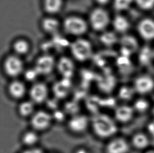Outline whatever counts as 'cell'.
<instances>
[{
    "label": "cell",
    "mask_w": 154,
    "mask_h": 153,
    "mask_svg": "<svg viewBox=\"0 0 154 153\" xmlns=\"http://www.w3.org/2000/svg\"><path fill=\"white\" fill-rule=\"evenodd\" d=\"M60 27V22L53 16L46 17L43 19L41 22L42 30L50 35H54L57 33Z\"/></svg>",
    "instance_id": "16"
},
{
    "label": "cell",
    "mask_w": 154,
    "mask_h": 153,
    "mask_svg": "<svg viewBox=\"0 0 154 153\" xmlns=\"http://www.w3.org/2000/svg\"><path fill=\"white\" fill-rule=\"evenodd\" d=\"M49 90L47 85L38 82L33 83L29 91V100L35 104H42L48 98Z\"/></svg>",
    "instance_id": "8"
},
{
    "label": "cell",
    "mask_w": 154,
    "mask_h": 153,
    "mask_svg": "<svg viewBox=\"0 0 154 153\" xmlns=\"http://www.w3.org/2000/svg\"><path fill=\"white\" fill-rule=\"evenodd\" d=\"M30 48L29 42L23 38L17 39L13 44L12 49L14 54L20 57L28 54Z\"/></svg>",
    "instance_id": "22"
},
{
    "label": "cell",
    "mask_w": 154,
    "mask_h": 153,
    "mask_svg": "<svg viewBox=\"0 0 154 153\" xmlns=\"http://www.w3.org/2000/svg\"><path fill=\"white\" fill-rule=\"evenodd\" d=\"M129 144L122 137H112L106 144L105 148V153H128Z\"/></svg>",
    "instance_id": "12"
},
{
    "label": "cell",
    "mask_w": 154,
    "mask_h": 153,
    "mask_svg": "<svg viewBox=\"0 0 154 153\" xmlns=\"http://www.w3.org/2000/svg\"><path fill=\"white\" fill-rule=\"evenodd\" d=\"M71 87L70 79L63 78L62 80L58 81L54 85V94L59 98L65 97L69 93Z\"/></svg>",
    "instance_id": "21"
},
{
    "label": "cell",
    "mask_w": 154,
    "mask_h": 153,
    "mask_svg": "<svg viewBox=\"0 0 154 153\" xmlns=\"http://www.w3.org/2000/svg\"><path fill=\"white\" fill-rule=\"evenodd\" d=\"M134 147L140 150L147 148L149 144L148 136L143 133H138L134 135L131 140Z\"/></svg>",
    "instance_id": "23"
},
{
    "label": "cell",
    "mask_w": 154,
    "mask_h": 153,
    "mask_svg": "<svg viewBox=\"0 0 154 153\" xmlns=\"http://www.w3.org/2000/svg\"><path fill=\"white\" fill-rule=\"evenodd\" d=\"M53 120H56L57 121H62L64 118L65 116L64 112L62 111H56L54 112V114L52 115Z\"/></svg>",
    "instance_id": "30"
},
{
    "label": "cell",
    "mask_w": 154,
    "mask_h": 153,
    "mask_svg": "<svg viewBox=\"0 0 154 153\" xmlns=\"http://www.w3.org/2000/svg\"><path fill=\"white\" fill-rule=\"evenodd\" d=\"M134 4V0H115V8L119 12L127 10Z\"/></svg>",
    "instance_id": "27"
},
{
    "label": "cell",
    "mask_w": 154,
    "mask_h": 153,
    "mask_svg": "<svg viewBox=\"0 0 154 153\" xmlns=\"http://www.w3.org/2000/svg\"><path fill=\"white\" fill-rule=\"evenodd\" d=\"M135 112L133 106L123 104L118 106L115 109L114 118L116 122L121 123H127L133 119Z\"/></svg>",
    "instance_id": "15"
},
{
    "label": "cell",
    "mask_w": 154,
    "mask_h": 153,
    "mask_svg": "<svg viewBox=\"0 0 154 153\" xmlns=\"http://www.w3.org/2000/svg\"><path fill=\"white\" fill-rule=\"evenodd\" d=\"M21 153H44L43 150L40 147H31V148H26Z\"/></svg>",
    "instance_id": "29"
},
{
    "label": "cell",
    "mask_w": 154,
    "mask_h": 153,
    "mask_svg": "<svg viewBox=\"0 0 154 153\" xmlns=\"http://www.w3.org/2000/svg\"><path fill=\"white\" fill-rule=\"evenodd\" d=\"M137 31L140 38L147 41L154 40V19L145 17L137 25Z\"/></svg>",
    "instance_id": "10"
},
{
    "label": "cell",
    "mask_w": 154,
    "mask_h": 153,
    "mask_svg": "<svg viewBox=\"0 0 154 153\" xmlns=\"http://www.w3.org/2000/svg\"><path fill=\"white\" fill-rule=\"evenodd\" d=\"M88 22L94 31L102 32L107 28L112 21L107 10L100 6L91 12Z\"/></svg>",
    "instance_id": "4"
},
{
    "label": "cell",
    "mask_w": 154,
    "mask_h": 153,
    "mask_svg": "<svg viewBox=\"0 0 154 153\" xmlns=\"http://www.w3.org/2000/svg\"><path fill=\"white\" fill-rule=\"evenodd\" d=\"M147 129L148 133L154 137V119L148 123L147 126Z\"/></svg>",
    "instance_id": "31"
},
{
    "label": "cell",
    "mask_w": 154,
    "mask_h": 153,
    "mask_svg": "<svg viewBox=\"0 0 154 153\" xmlns=\"http://www.w3.org/2000/svg\"><path fill=\"white\" fill-rule=\"evenodd\" d=\"M56 67V62L54 57L50 55H44L38 58L34 69L39 76H46L51 74Z\"/></svg>",
    "instance_id": "9"
},
{
    "label": "cell",
    "mask_w": 154,
    "mask_h": 153,
    "mask_svg": "<svg viewBox=\"0 0 154 153\" xmlns=\"http://www.w3.org/2000/svg\"><path fill=\"white\" fill-rule=\"evenodd\" d=\"M91 127L94 134L100 139H112L118 131L114 118L103 113L93 116L91 120Z\"/></svg>",
    "instance_id": "1"
},
{
    "label": "cell",
    "mask_w": 154,
    "mask_h": 153,
    "mask_svg": "<svg viewBox=\"0 0 154 153\" xmlns=\"http://www.w3.org/2000/svg\"><path fill=\"white\" fill-rule=\"evenodd\" d=\"M32 129L38 132H42L48 130L52 126L53 118L52 114L44 110L36 111L29 118Z\"/></svg>",
    "instance_id": "6"
},
{
    "label": "cell",
    "mask_w": 154,
    "mask_h": 153,
    "mask_svg": "<svg viewBox=\"0 0 154 153\" xmlns=\"http://www.w3.org/2000/svg\"><path fill=\"white\" fill-rule=\"evenodd\" d=\"M64 5V0H43V7L49 16L60 12Z\"/></svg>",
    "instance_id": "20"
},
{
    "label": "cell",
    "mask_w": 154,
    "mask_h": 153,
    "mask_svg": "<svg viewBox=\"0 0 154 153\" xmlns=\"http://www.w3.org/2000/svg\"><path fill=\"white\" fill-rule=\"evenodd\" d=\"M21 143L26 148L35 147L40 141L38 132L33 129L25 131L21 136Z\"/></svg>",
    "instance_id": "17"
},
{
    "label": "cell",
    "mask_w": 154,
    "mask_h": 153,
    "mask_svg": "<svg viewBox=\"0 0 154 153\" xmlns=\"http://www.w3.org/2000/svg\"><path fill=\"white\" fill-rule=\"evenodd\" d=\"M149 106V102L147 100L144 98H140L136 100L133 107L135 112L143 113L147 111Z\"/></svg>",
    "instance_id": "25"
},
{
    "label": "cell",
    "mask_w": 154,
    "mask_h": 153,
    "mask_svg": "<svg viewBox=\"0 0 154 153\" xmlns=\"http://www.w3.org/2000/svg\"><path fill=\"white\" fill-rule=\"evenodd\" d=\"M152 114H153V115H154V106L153 107V108H152Z\"/></svg>",
    "instance_id": "35"
},
{
    "label": "cell",
    "mask_w": 154,
    "mask_h": 153,
    "mask_svg": "<svg viewBox=\"0 0 154 153\" xmlns=\"http://www.w3.org/2000/svg\"><path fill=\"white\" fill-rule=\"evenodd\" d=\"M136 92L133 87L128 86H124L121 87L119 91V97L121 99L125 101H128L133 98Z\"/></svg>",
    "instance_id": "24"
},
{
    "label": "cell",
    "mask_w": 154,
    "mask_h": 153,
    "mask_svg": "<svg viewBox=\"0 0 154 153\" xmlns=\"http://www.w3.org/2000/svg\"><path fill=\"white\" fill-rule=\"evenodd\" d=\"M62 25L66 33L78 38L86 33L90 26L88 22L77 15L67 17L63 22Z\"/></svg>",
    "instance_id": "2"
},
{
    "label": "cell",
    "mask_w": 154,
    "mask_h": 153,
    "mask_svg": "<svg viewBox=\"0 0 154 153\" xmlns=\"http://www.w3.org/2000/svg\"><path fill=\"white\" fill-rule=\"evenodd\" d=\"M56 67L63 78L70 79L75 72L74 62L72 59L66 56L62 57L56 62Z\"/></svg>",
    "instance_id": "14"
},
{
    "label": "cell",
    "mask_w": 154,
    "mask_h": 153,
    "mask_svg": "<svg viewBox=\"0 0 154 153\" xmlns=\"http://www.w3.org/2000/svg\"><path fill=\"white\" fill-rule=\"evenodd\" d=\"M74 153H89L87 149L84 147H79L75 150Z\"/></svg>",
    "instance_id": "33"
},
{
    "label": "cell",
    "mask_w": 154,
    "mask_h": 153,
    "mask_svg": "<svg viewBox=\"0 0 154 153\" xmlns=\"http://www.w3.org/2000/svg\"><path fill=\"white\" fill-rule=\"evenodd\" d=\"M95 1L100 6L102 7L108 4L112 0H95Z\"/></svg>",
    "instance_id": "32"
},
{
    "label": "cell",
    "mask_w": 154,
    "mask_h": 153,
    "mask_svg": "<svg viewBox=\"0 0 154 153\" xmlns=\"http://www.w3.org/2000/svg\"><path fill=\"white\" fill-rule=\"evenodd\" d=\"M35 104L30 100L21 102L17 109L19 116L24 118H30L35 112Z\"/></svg>",
    "instance_id": "19"
},
{
    "label": "cell",
    "mask_w": 154,
    "mask_h": 153,
    "mask_svg": "<svg viewBox=\"0 0 154 153\" xmlns=\"http://www.w3.org/2000/svg\"><path fill=\"white\" fill-rule=\"evenodd\" d=\"M67 128L74 134H83L91 126V120L88 116L83 114H74L67 121Z\"/></svg>",
    "instance_id": "7"
},
{
    "label": "cell",
    "mask_w": 154,
    "mask_h": 153,
    "mask_svg": "<svg viewBox=\"0 0 154 153\" xmlns=\"http://www.w3.org/2000/svg\"><path fill=\"white\" fill-rule=\"evenodd\" d=\"M38 76L39 75H38V73L34 68L27 71L25 74V78L29 81L35 80L36 77Z\"/></svg>",
    "instance_id": "28"
},
{
    "label": "cell",
    "mask_w": 154,
    "mask_h": 153,
    "mask_svg": "<svg viewBox=\"0 0 154 153\" xmlns=\"http://www.w3.org/2000/svg\"><path fill=\"white\" fill-rule=\"evenodd\" d=\"M5 75L11 78H17L23 73L24 66L21 57L15 54L7 56L3 64Z\"/></svg>",
    "instance_id": "5"
},
{
    "label": "cell",
    "mask_w": 154,
    "mask_h": 153,
    "mask_svg": "<svg viewBox=\"0 0 154 153\" xmlns=\"http://www.w3.org/2000/svg\"><path fill=\"white\" fill-rule=\"evenodd\" d=\"M134 89L140 94H147L154 90V79L148 75H140L135 79Z\"/></svg>",
    "instance_id": "11"
},
{
    "label": "cell",
    "mask_w": 154,
    "mask_h": 153,
    "mask_svg": "<svg viewBox=\"0 0 154 153\" xmlns=\"http://www.w3.org/2000/svg\"><path fill=\"white\" fill-rule=\"evenodd\" d=\"M144 153H154V150H153V149L147 150V151L145 152Z\"/></svg>",
    "instance_id": "34"
},
{
    "label": "cell",
    "mask_w": 154,
    "mask_h": 153,
    "mask_svg": "<svg viewBox=\"0 0 154 153\" xmlns=\"http://www.w3.org/2000/svg\"><path fill=\"white\" fill-rule=\"evenodd\" d=\"M71 52L75 60L84 62L90 59L93 52V46L89 40L83 38H78L72 43Z\"/></svg>",
    "instance_id": "3"
},
{
    "label": "cell",
    "mask_w": 154,
    "mask_h": 153,
    "mask_svg": "<svg viewBox=\"0 0 154 153\" xmlns=\"http://www.w3.org/2000/svg\"><path fill=\"white\" fill-rule=\"evenodd\" d=\"M7 91L8 95L12 99L19 100L24 98L27 93V88L23 81L15 79L8 83Z\"/></svg>",
    "instance_id": "13"
},
{
    "label": "cell",
    "mask_w": 154,
    "mask_h": 153,
    "mask_svg": "<svg viewBox=\"0 0 154 153\" xmlns=\"http://www.w3.org/2000/svg\"><path fill=\"white\" fill-rule=\"evenodd\" d=\"M134 4L144 11H150L154 9V0H134Z\"/></svg>",
    "instance_id": "26"
},
{
    "label": "cell",
    "mask_w": 154,
    "mask_h": 153,
    "mask_svg": "<svg viewBox=\"0 0 154 153\" xmlns=\"http://www.w3.org/2000/svg\"><path fill=\"white\" fill-rule=\"evenodd\" d=\"M112 23L115 31L119 33H125L131 27V23L128 19L122 14L115 16Z\"/></svg>",
    "instance_id": "18"
}]
</instances>
